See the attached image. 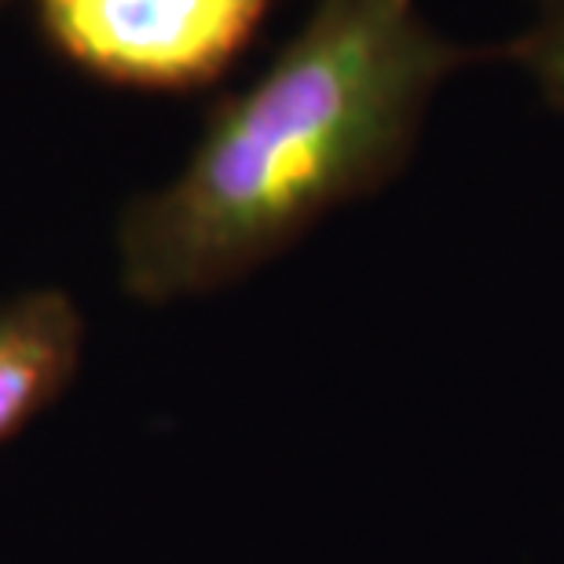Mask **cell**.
I'll return each instance as SVG.
<instances>
[{"label":"cell","instance_id":"6da1fadb","mask_svg":"<svg viewBox=\"0 0 564 564\" xmlns=\"http://www.w3.org/2000/svg\"><path fill=\"white\" fill-rule=\"evenodd\" d=\"M462 59L419 0H315L272 66L213 110L184 169L121 213L126 293L165 304L231 286L375 195Z\"/></svg>","mask_w":564,"mask_h":564},{"label":"cell","instance_id":"7a4b0ae2","mask_svg":"<svg viewBox=\"0 0 564 564\" xmlns=\"http://www.w3.org/2000/svg\"><path fill=\"white\" fill-rule=\"evenodd\" d=\"M77 70L140 93H191L246 52L272 0H33Z\"/></svg>","mask_w":564,"mask_h":564},{"label":"cell","instance_id":"3957f363","mask_svg":"<svg viewBox=\"0 0 564 564\" xmlns=\"http://www.w3.org/2000/svg\"><path fill=\"white\" fill-rule=\"evenodd\" d=\"M85 319L63 290L0 304V444L63 397L82 367Z\"/></svg>","mask_w":564,"mask_h":564},{"label":"cell","instance_id":"277c9868","mask_svg":"<svg viewBox=\"0 0 564 564\" xmlns=\"http://www.w3.org/2000/svg\"><path fill=\"white\" fill-rule=\"evenodd\" d=\"M513 55L550 104L564 110V0H539V15L513 44Z\"/></svg>","mask_w":564,"mask_h":564},{"label":"cell","instance_id":"5b68a950","mask_svg":"<svg viewBox=\"0 0 564 564\" xmlns=\"http://www.w3.org/2000/svg\"><path fill=\"white\" fill-rule=\"evenodd\" d=\"M8 8V0H0V11H4Z\"/></svg>","mask_w":564,"mask_h":564}]
</instances>
